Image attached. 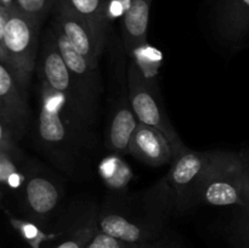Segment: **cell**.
Masks as SVG:
<instances>
[{"mask_svg": "<svg viewBox=\"0 0 249 248\" xmlns=\"http://www.w3.org/2000/svg\"><path fill=\"white\" fill-rule=\"evenodd\" d=\"M151 5L152 0H129L122 22V39L125 53L133 55L147 45Z\"/></svg>", "mask_w": 249, "mask_h": 248, "instance_id": "5bb4252c", "label": "cell"}, {"mask_svg": "<svg viewBox=\"0 0 249 248\" xmlns=\"http://www.w3.org/2000/svg\"><path fill=\"white\" fill-rule=\"evenodd\" d=\"M36 136L39 148L67 174H77L82 148H89L90 130L67 112L62 97L40 82Z\"/></svg>", "mask_w": 249, "mask_h": 248, "instance_id": "6da1fadb", "label": "cell"}, {"mask_svg": "<svg viewBox=\"0 0 249 248\" xmlns=\"http://www.w3.org/2000/svg\"><path fill=\"white\" fill-rule=\"evenodd\" d=\"M17 196L22 213L39 224L50 218L57 209L63 190L57 177L45 167L27 160L23 184Z\"/></svg>", "mask_w": 249, "mask_h": 248, "instance_id": "8992f818", "label": "cell"}, {"mask_svg": "<svg viewBox=\"0 0 249 248\" xmlns=\"http://www.w3.org/2000/svg\"><path fill=\"white\" fill-rule=\"evenodd\" d=\"M14 5H15V0H0V6L6 7V9L12 7Z\"/></svg>", "mask_w": 249, "mask_h": 248, "instance_id": "7402d4cb", "label": "cell"}, {"mask_svg": "<svg viewBox=\"0 0 249 248\" xmlns=\"http://www.w3.org/2000/svg\"><path fill=\"white\" fill-rule=\"evenodd\" d=\"M51 27L94 67H100V58L108 40L107 27L79 16L63 0H57L56 2Z\"/></svg>", "mask_w": 249, "mask_h": 248, "instance_id": "5b68a950", "label": "cell"}, {"mask_svg": "<svg viewBox=\"0 0 249 248\" xmlns=\"http://www.w3.org/2000/svg\"><path fill=\"white\" fill-rule=\"evenodd\" d=\"M39 80L55 92L65 101L68 113L79 122L85 128L90 129L96 122V112L92 111L82 91L75 84L60 50L53 28L46 29L41 41L39 62L36 65Z\"/></svg>", "mask_w": 249, "mask_h": 248, "instance_id": "3957f363", "label": "cell"}, {"mask_svg": "<svg viewBox=\"0 0 249 248\" xmlns=\"http://www.w3.org/2000/svg\"><path fill=\"white\" fill-rule=\"evenodd\" d=\"M31 117L28 90L19 85L5 63L0 62V123L19 141L28 130Z\"/></svg>", "mask_w": 249, "mask_h": 248, "instance_id": "ba28073f", "label": "cell"}, {"mask_svg": "<svg viewBox=\"0 0 249 248\" xmlns=\"http://www.w3.org/2000/svg\"><path fill=\"white\" fill-rule=\"evenodd\" d=\"M209 16L216 36L236 44L249 34V0H208Z\"/></svg>", "mask_w": 249, "mask_h": 248, "instance_id": "9c48e42d", "label": "cell"}, {"mask_svg": "<svg viewBox=\"0 0 249 248\" xmlns=\"http://www.w3.org/2000/svg\"><path fill=\"white\" fill-rule=\"evenodd\" d=\"M241 182H242V213L231 229V237L236 248H249V157L241 155Z\"/></svg>", "mask_w": 249, "mask_h": 248, "instance_id": "9a60e30c", "label": "cell"}, {"mask_svg": "<svg viewBox=\"0 0 249 248\" xmlns=\"http://www.w3.org/2000/svg\"><path fill=\"white\" fill-rule=\"evenodd\" d=\"M41 24L15 6H0V62L9 67L26 90L38 65Z\"/></svg>", "mask_w": 249, "mask_h": 248, "instance_id": "7a4b0ae2", "label": "cell"}, {"mask_svg": "<svg viewBox=\"0 0 249 248\" xmlns=\"http://www.w3.org/2000/svg\"><path fill=\"white\" fill-rule=\"evenodd\" d=\"M139 119L129 99L128 82H124L119 94L114 95L106 129V146L117 153H128L133 134L139 125Z\"/></svg>", "mask_w": 249, "mask_h": 248, "instance_id": "8fae6325", "label": "cell"}, {"mask_svg": "<svg viewBox=\"0 0 249 248\" xmlns=\"http://www.w3.org/2000/svg\"><path fill=\"white\" fill-rule=\"evenodd\" d=\"M165 225L136 221L122 213L118 208H105L97 212V229L109 236L130 243H150L164 233Z\"/></svg>", "mask_w": 249, "mask_h": 248, "instance_id": "30bf717a", "label": "cell"}, {"mask_svg": "<svg viewBox=\"0 0 249 248\" xmlns=\"http://www.w3.org/2000/svg\"><path fill=\"white\" fill-rule=\"evenodd\" d=\"M146 248H185L181 243L175 241V238L169 237L167 235H163L157 241L150 242Z\"/></svg>", "mask_w": 249, "mask_h": 248, "instance_id": "44dd1931", "label": "cell"}, {"mask_svg": "<svg viewBox=\"0 0 249 248\" xmlns=\"http://www.w3.org/2000/svg\"><path fill=\"white\" fill-rule=\"evenodd\" d=\"M57 0H15L14 6L23 14L43 23L49 14H53Z\"/></svg>", "mask_w": 249, "mask_h": 248, "instance_id": "d6986e66", "label": "cell"}, {"mask_svg": "<svg viewBox=\"0 0 249 248\" xmlns=\"http://www.w3.org/2000/svg\"><path fill=\"white\" fill-rule=\"evenodd\" d=\"M126 82L129 99L139 122L153 126L167 138L172 146L174 159L189 151L168 118L164 106L156 95L155 85L146 77L143 70L134 58H131L126 68Z\"/></svg>", "mask_w": 249, "mask_h": 248, "instance_id": "277c9868", "label": "cell"}, {"mask_svg": "<svg viewBox=\"0 0 249 248\" xmlns=\"http://www.w3.org/2000/svg\"><path fill=\"white\" fill-rule=\"evenodd\" d=\"M9 220L12 228L19 235V237L24 242H27V245L31 248H41L44 242L56 237V235H53V233L44 232L39 228V224L36 223V221L17 219L11 215H9Z\"/></svg>", "mask_w": 249, "mask_h": 248, "instance_id": "ac0fdd59", "label": "cell"}, {"mask_svg": "<svg viewBox=\"0 0 249 248\" xmlns=\"http://www.w3.org/2000/svg\"><path fill=\"white\" fill-rule=\"evenodd\" d=\"M219 152L186 151L172 162L164 184L170 192L174 212H185L197 204V192Z\"/></svg>", "mask_w": 249, "mask_h": 248, "instance_id": "52a82bcc", "label": "cell"}, {"mask_svg": "<svg viewBox=\"0 0 249 248\" xmlns=\"http://www.w3.org/2000/svg\"><path fill=\"white\" fill-rule=\"evenodd\" d=\"M148 243H130L97 230L85 248H146Z\"/></svg>", "mask_w": 249, "mask_h": 248, "instance_id": "ffe728a7", "label": "cell"}, {"mask_svg": "<svg viewBox=\"0 0 249 248\" xmlns=\"http://www.w3.org/2000/svg\"><path fill=\"white\" fill-rule=\"evenodd\" d=\"M79 16L109 28L108 0H63Z\"/></svg>", "mask_w": 249, "mask_h": 248, "instance_id": "2e32d148", "label": "cell"}, {"mask_svg": "<svg viewBox=\"0 0 249 248\" xmlns=\"http://www.w3.org/2000/svg\"><path fill=\"white\" fill-rule=\"evenodd\" d=\"M97 230V212L94 211L85 215L84 219L73 228L70 235L55 248H85Z\"/></svg>", "mask_w": 249, "mask_h": 248, "instance_id": "e0dca14e", "label": "cell"}, {"mask_svg": "<svg viewBox=\"0 0 249 248\" xmlns=\"http://www.w3.org/2000/svg\"><path fill=\"white\" fill-rule=\"evenodd\" d=\"M53 31L55 33L58 50H60L75 84L79 88L83 96L85 97L92 111L97 113L99 99L102 94V90H104L99 67H94L87 58L78 53L73 49V46H71L70 43L57 31H55L53 28Z\"/></svg>", "mask_w": 249, "mask_h": 248, "instance_id": "7c38bea8", "label": "cell"}, {"mask_svg": "<svg viewBox=\"0 0 249 248\" xmlns=\"http://www.w3.org/2000/svg\"><path fill=\"white\" fill-rule=\"evenodd\" d=\"M128 153L151 167H162L174 160L167 138L156 128L142 123H139L134 131Z\"/></svg>", "mask_w": 249, "mask_h": 248, "instance_id": "4fadbf2b", "label": "cell"}]
</instances>
